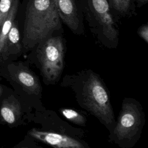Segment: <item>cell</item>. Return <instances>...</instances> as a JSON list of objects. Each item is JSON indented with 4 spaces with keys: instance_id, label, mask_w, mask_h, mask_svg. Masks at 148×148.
Here are the masks:
<instances>
[{
    "instance_id": "1",
    "label": "cell",
    "mask_w": 148,
    "mask_h": 148,
    "mask_svg": "<svg viewBox=\"0 0 148 148\" xmlns=\"http://www.w3.org/2000/svg\"><path fill=\"white\" fill-rule=\"evenodd\" d=\"M61 27L53 0H29L25 13L23 47H34Z\"/></svg>"
},
{
    "instance_id": "2",
    "label": "cell",
    "mask_w": 148,
    "mask_h": 148,
    "mask_svg": "<svg viewBox=\"0 0 148 148\" xmlns=\"http://www.w3.org/2000/svg\"><path fill=\"white\" fill-rule=\"evenodd\" d=\"M77 92L78 101L109 130H112L115 120L108 92L101 78L92 72H87Z\"/></svg>"
},
{
    "instance_id": "3",
    "label": "cell",
    "mask_w": 148,
    "mask_h": 148,
    "mask_svg": "<svg viewBox=\"0 0 148 148\" xmlns=\"http://www.w3.org/2000/svg\"><path fill=\"white\" fill-rule=\"evenodd\" d=\"M43 40L38 54L41 73L46 81L54 82L60 76L64 68V46L59 36Z\"/></svg>"
},
{
    "instance_id": "4",
    "label": "cell",
    "mask_w": 148,
    "mask_h": 148,
    "mask_svg": "<svg viewBox=\"0 0 148 148\" xmlns=\"http://www.w3.org/2000/svg\"><path fill=\"white\" fill-rule=\"evenodd\" d=\"M143 122V116L138 105L131 99H124L112 130L114 138L120 142L134 140L140 134Z\"/></svg>"
},
{
    "instance_id": "5",
    "label": "cell",
    "mask_w": 148,
    "mask_h": 148,
    "mask_svg": "<svg viewBox=\"0 0 148 148\" xmlns=\"http://www.w3.org/2000/svg\"><path fill=\"white\" fill-rule=\"evenodd\" d=\"M0 76L19 86L26 93L38 95L42 90L38 77L23 62L13 61L0 62Z\"/></svg>"
},
{
    "instance_id": "6",
    "label": "cell",
    "mask_w": 148,
    "mask_h": 148,
    "mask_svg": "<svg viewBox=\"0 0 148 148\" xmlns=\"http://www.w3.org/2000/svg\"><path fill=\"white\" fill-rule=\"evenodd\" d=\"M88 2L102 28L103 34L110 40L116 39L118 32L114 27L107 0H88Z\"/></svg>"
},
{
    "instance_id": "7",
    "label": "cell",
    "mask_w": 148,
    "mask_h": 148,
    "mask_svg": "<svg viewBox=\"0 0 148 148\" xmlns=\"http://www.w3.org/2000/svg\"><path fill=\"white\" fill-rule=\"evenodd\" d=\"M28 134L32 138L41 141L54 147L82 148L84 146L79 140L61 134L53 132L42 131L32 128Z\"/></svg>"
},
{
    "instance_id": "8",
    "label": "cell",
    "mask_w": 148,
    "mask_h": 148,
    "mask_svg": "<svg viewBox=\"0 0 148 148\" xmlns=\"http://www.w3.org/2000/svg\"><path fill=\"white\" fill-rule=\"evenodd\" d=\"M20 102L13 95H9L0 101V123L10 127L18 124L22 116Z\"/></svg>"
},
{
    "instance_id": "9",
    "label": "cell",
    "mask_w": 148,
    "mask_h": 148,
    "mask_svg": "<svg viewBox=\"0 0 148 148\" xmlns=\"http://www.w3.org/2000/svg\"><path fill=\"white\" fill-rule=\"evenodd\" d=\"M60 19L73 32L77 31L79 19L74 0H53Z\"/></svg>"
},
{
    "instance_id": "10",
    "label": "cell",
    "mask_w": 148,
    "mask_h": 148,
    "mask_svg": "<svg viewBox=\"0 0 148 148\" xmlns=\"http://www.w3.org/2000/svg\"><path fill=\"white\" fill-rule=\"evenodd\" d=\"M22 48L17 22L14 20L8 35L4 61H13V58L19 56Z\"/></svg>"
},
{
    "instance_id": "11",
    "label": "cell",
    "mask_w": 148,
    "mask_h": 148,
    "mask_svg": "<svg viewBox=\"0 0 148 148\" xmlns=\"http://www.w3.org/2000/svg\"><path fill=\"white\" fill-rule=\"evenodd\" d=\"M18 6V0H13L11 9L0 27V62L5 61L7 38L15 20Z\"/></svg>"
},
{
    "instance_id": "12",
    "label": "cell",
    "mask_w": 148,
    "mask_h": 148,
    "mask_svg": "<svg viewBox=\"0 0 148 148\" xmlns=\"http://www.w3.org/2000/svg\"><path fill=\"white\" fill-rule=\"evenodd\" d=\"M60 112L66 119L72 122L73 123L79 125H85L86 120L84 116L75 110L72 109L62 108L60 109Z\"/></svg>"
},
{
    "instance_id": "13",
    "label": "cell",
    "mask_w": 148,
    "mask_h": 148,
    "mask_svg": "<svg viewBox=\"0 0 148 148\" xmlns=\"http://www.w3.org/2000/svg\"><path fill=\"white\" fill-rule=\"evenodd\" d=\"M13 0H0V27L8 14Z\"/></svg>"
},
{
    "instance_id": "14",
    "label": "cell",
    "mask_w": 148,
    "mask_h": 148,
    "mask_svg": "<svg viewBox=\"0 0 148 148\" xmlns=\"http://www.w3.org/2000/svg\"><path fill=\"white\" fill-rule=\"evenodd\" d=\"M112 7L117 12L124 13L128 10L131 0H110Z\"/></svg>"
},
{
    "instance_id": "15",
    "label": "cell",
    "mask_w": 148,
    "mask_h": 148,
    "mask_svg": "<svg viewBox=\"0 0 148 148\" xmlns=\"http://www.w3.org/2000/svg\"><path fill=\"white\" fill-rule=\"evenodd\" d=\"M138 33L139 35L146 42H148V26L145 24L141 26L138 29Z\"/></svg>"
},
{
    "instance_id": "16",
    "label": "cell",
    "mask_w": 148,
    "mask_h": 148,
    "mask_svg": "<svg viewBox=\"0 0 148 148\" xmlns=\"http://www.w3.org/2000/svg\"><path fill=\"white\" fill-rule=\"evenodd\" d=\"M3 86L0 84V101L2 97V95L3 94Z\"/></svg>"
},
{
    "instance_id": "17",
    "label": "cell",
    "mask_w": 148,
    "mask_h": 148,
    "mask_svg": "<svg viewBox=\"0 0 148 148\" xmlns=\"http://www.w3.org/2000/svg\"><path fill=\"white\" fill-rule=\"evenodd\" d=\"M138 2L139 3H145V2H146L147 1V0H138Z\"/></svg>"
},
{
    "instance_id": "18",
    "label": "cell",
    "mask_w": 148,
    "mask_h": 148,
    "mask_svg": "<svg viewBox=\"0 0 148 148\" xmlns=\"http://www.w3.org/2000/svg\"><path fill=\"white\" fill-rule=\"evenodd\" d=\"M1 78H2V77L0 76V79H1Z\"/></svg>"
}]
</instances>
